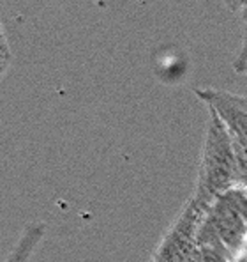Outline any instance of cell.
I'll return each mask as SVG.
<instances>
[{
  "instance_id": "cell-1",
  "label": "cell",
  "mask_w": 247,
  "mask_h": 262,
  "mask_svg": "<svg viewBox=\"0 0 247 262\" xmlns=\"http://www.w3.org/2000/svg\"><path fill=\"white\" fill-rule=\"evenodd\" d=\"M235 188H237V161H235L233 140L219 115L208 108L202 161L192 195L212 206L219 196Z\"/></svg>"
},
{
  "instance_id": "cell-2",
  "label": "cell",
  "mask_w": 247,
  "mask_h": 262,
  "mask_svg": "<svg viewBox=\"0 0 247 262\" xmlns=\"http://www.w3.org/2000/svg\"><path fill=\"white\" fill-rule=\"evenodd\" d=\"M208 209L210 206L202 202L198 196H189L182 211L177 214L175 222L161 239L152 262H185L191 250L194 248Z\"/></svg>"
},
{
  "instance_id": "cell-3",
  "label": "cell",
  "mask_w": 247,
  "mask_h": 262,
  "mask_svg": "<svg viewBox=\"0 0 247 262\" xmlns=\"http://www.w3.org/2000/svg\"><path fill=\"white\" fill-rule=\"evenodd\" d=\"M207 223L237 259L247 243V216L233 190L212 204L207 213Z\"/></svg>"
},
{
  "instance_id": "cell-4",
  "label": "cell",
  "mask_w": 247,
  "mask_h": 262,
  "mask_svg": "<svg viewBox=\"0 0 247 262\" xmlns=\"http://www.w3.org/2000/svg\"><path fill=\"white\" fill-rule=\"evenodd\" d=\"M194 94L219 115L230 137L247 147V96L221 89H194Z\"/></svg>"
},
{
  "instance_id": "cell-5",
  "label": "cell",
  "mask_w": 247,
  "mask_h": 262,
  "mask_svg": "<svg viewBox=\"0 0 247 262\" xmlns=\"http://www.w3.org/2000/svg\"><path fill=\"white\" fill-rule=\"evenodd\" d=\"M185 262H235V257L228 252V248L221 243L212 227L203 222L202 229L198 232L194 248L191 250Z\"/></svg>"
},
{
  "instance_id": "cell-6",
  "label": "cell",
  "mask_w": 247,
  "mask_h": 262,
  "mask_svg": "<svg viewBox=\"0 0 247 262\" xmlns=\"http://www.w3.org/2000/svg\"><path fill=\"white\" fill-rule=\"evenodd\" d=\"M46 236V223L44 222H32L25 225L21 230L18 241L14 243L13 250L7 253L4 262H30L34 252L39 246L42 237Z\"/></svg>"
},
{
  "instance_id": "cell-7",
  "label": "cell",
  "mask_w": 247,
  "mask_h": 262,
  "mask_svg": "<svg viewBox=\"0 0 247 262\" xmlns=\"http://www.w3.org/2000/svg\"><path fill=\"white\" fill-rule=\"evenodd\" d=\"M233 69L240 75H244L247 69V20L244 23V29H242V45L233 60Z\"/></svg>"
},
{
  "instance_id": "cell-8",
  "label": "cell",
  "mask_w": 247,
  "mask_h": 262,
  "mask_svg": "<svg viewBox=\"0 0 247 262\" xmlns=\"http://www.w3.org/2000/svg\"><path fill=\"white\" fill-rule=\"evenodd\" d=\"M226 11L231 14H244L247 11V0H223Z\"/></svg>"
},
{
  "instance_id": "cell-9",
  "label": "cell",
  "mask_w": 247,
  "mask_h": 262,
  "mask_svg": "<svg viewBox=\"0 0 247 262\" xmlns=\"http://www.w3.org/2000/svg\"><path fill=\"white\" fill-rule=\"evenodd\" d=\"M11 60V52H9V46H7L6 37H0V75L7 69Z\"/></svg>"
},
{
  "instance_id": "cell-10",
  "label": "cell",
  "mask_w": 247,
  "mask_h": 262,
  "mask_svg": "<svg viewBox=\"0 0 247 262\" xmlns=\"http://www.w3.org/2000/svg\"><path fill=\"white\" fill-rule=\"evenodd\" d=\"M0 37H4V27H2V23H0Z\"/></svg>"
},
{
  "instance_id": "cell-11",
  "label": "cell",
  "mask_w": 247,
  "mask_h": 262,
  "mask_svg": "<svg viewBox=\"0 0 247 262\" xmlns=\"http://www.w3.org/2000/svg\"><path fill=\"white\" fill-rule=\"evenodd\" d=\"M245 75H247V69H245Z\"/></svg>"
}]
</instances>
